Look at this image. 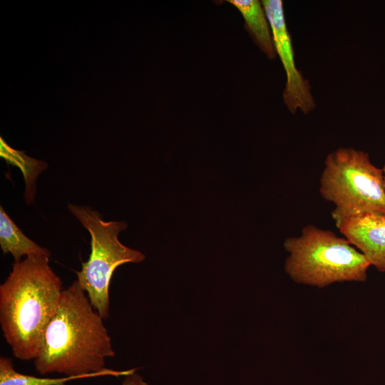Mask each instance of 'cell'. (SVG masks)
<instances>
[{
	"instance_id": "obj_4",
	"label": "cell",
	"mask_w": 385,
	"mask_h": 385,
	"mask_svg": "<svg viewBox=\"0 0 385 385\" xmlns=\"http://www.w3.org/2000/svg\"><path fill=\"white\" fill-rule=\"evenodd\" d=\"M319 193L334 205L331 216L337 227L354 217L385 215L383 171L365 151L349 147L329 153L319 180Z\"/></svg>"
},
{
	"instance_id": "obj_13",
	"label": "cell",
	"mask_w": 385,
	"mask_h": 385,
	"mask_svg": "<svg viewBox=\"0 0 385 385\" xmlns=\"http://www.w3.org/2000/svg\"><path fill=\"white\" fill-rule=\"evenodd\" d=\"M383 175H384V186H385V164L384 165L382 168Z\"/></svg>"
},
{
	"instance_id": "obj_10",
	"label": "cell",
	"mask_w": 385,
	"mask_h": 385,
	"mask_svg": "<svg viewBox=\"0 0 385 385\" xmlns=\"http://www.w3.org/2000/svg\"><path fill=\"white\" fill-rule=\"evenodd\" d=\"M0 155L8 163L20 168L24 174L26 183L25 198L33 202L35 192V180L48 165L42 160H36L26 155L23 150L11 148L5 140L0 137Z\"/></svg>"
},
{
	"instance_id": "obj_11",
	"label": "cell",
	"mask_w": 385,
	"mask_h": 385,
	"mask_svg": "<svg viewBox=\"0 0 385 385\" xmlns=\"http://www.w3.org/2000/svg\"><path fill=\"white\" fill-rule=\"evenodd\" d=\"M93 377L90 375L61 378H40L23 374L14 367L10 358L0 357V385H66L71 380Z\"/></svg>"
},
{
	"instance_id": "obj_6",
	"label": "cell",
	"mask_w": 385,
	"mask_h": 385,
	"mask_svg": "<svg viewBox=\"0 0 385 385\" xmlns=\"http://www.w3.org/2000/svg\"><path fill=\"white\" fill-rule=\"evenodd\" d=\"M262 4L269 21L274 49L286 73V83L282 93L283 101L289 111L304 114L312 112L316 106L311 86L297 69L294 56L291 35L288 31L283 3L281 0H262Z\"/></svg>"
},
{
	"instance_id": "obj_1",
	"label": "cell",
	"mask_w": 385,
	"mask_h": 385,
	"mask_svg": "<svg viewBox=\"0 0 385 385\" xmlns=\"http://www.w3.org/2000/svg\"><path fill=\"white\" fill-rule=\"evenodd\" d=\"M86 292L76 279L63 289L57 312L45 332L35 369L40 374L66 376H126L137 369L113 370L106 359L115 353L104 326Z\"/></svg>"
},
{
	"instance_id": "obj_9",
	"label": "cell",
	"mask_w": 385,
	"mask_h": 385,
	"mask_svg": "<svg viewBox=\"0 0 385 385\" xmlns=\"http://www.w3.org/2000/svg\"><path fill=\"white\" fill-rule=\"evenodd\" d=\"M0 247L4 254L10 253L15 262L23 256L51 257L48 250L39 246L26 236L4 208L0 207Z\"/></svg>"
},
{
	"instance_id": "obj_2",
	"label": "cell",
	"mask_w": 385,
	"mask_h": 385,
	"mask_svg": "<svg viewBox=\"0 0 385 385\" xmlns=\"http://www.w3.org/2000/svg\"><path fill=\"white\" fill-rule=\"evenodd\" d=\"M48 262V257H26L13 264L0 285L1 331L14 356L20 360L38 356L60 303L62 282Z\"/></svg>"
},
{
	"instance_id": "obj_7",
	"label": "cell",
	"mask_w": 385,
	"mask_h": 385,
	"mask_svg": "<svg viewBox=\"0 0 385 385\" xmlns=\"http://www.w3.org/2000/svg\"><path fill=\"white\" fill-rule=\"evenodd\" d=\"M337 227L371 266L385 273V215L366 214L354 217Z\"/></svg>"
},
{
	"instance_id": "obj_8",
	"label": "cell",
	"mask_w": 385,
	"mask_h": 385,
	"mask_svg": "<svg viewBox=\"0 0 385 385\" xmlns=\"http://www.w3.org/2000/svg\"><path fill=\"white\" fill-rule=\"evenodd\" d=\"M242 14L245 28L255 43L270 60L276 58L272 31L262 2L258 0H228Z\"/></svg>"
},
{
	"instance_id": "obj_3",
	"label": "cell",
	"mask_w": 385,
	"mask_h": 385,
	"mask_svg": "<svg viewBox=\"0 0 385 385\" xmlns=\"http://www.w3.org/2000/svg\"><path fill=\"white\" fill-rule=\"evenodd\" d=\"M289 253L284 270L296 283L325 287L335 282H364L371 266L344 237L314 225L284 242Z\"/></svg>"
},
{
	"instance_id": "obj_12",
	"label": "cell",
	"mask_w": 385,
	"mask_h": 385,
	"mask_svg": "<svg viewBox=\"0 0 385 385\" xmlns=\"http://www.w3.org/2000/svg\"><path fill=\"white\" fill-rule=\"evenodd\" d=\"M121 385H148V384L140 374L134 372L126 376Z\"/></svg>"
},
{
	"instance_id": "obj_5",
	"label": "cell",
	"mask_w": 385,
	"mask_h": 385,
	"mask_svg": "<svg viewBox=\"0 0 385 385\" xmlns=\"http://www.w3.org/2000/svg\"><path fill=\"white\" fill-rule=\"evenodd\" d=\"M68 209L91 235V255L76 272V280L94 309L106 319L109 316V285L114 271L125 263L140 262L145 257L119 241V233L128 227L125 222L105 221L87 206L69 204Z\"/></svg>"
}]
</instances>
